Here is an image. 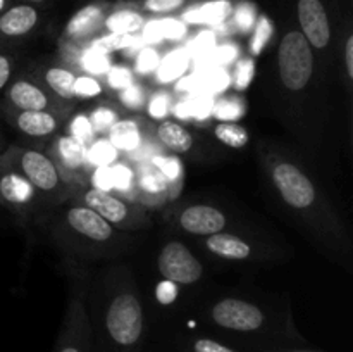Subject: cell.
I'll return each mask as SVG.
<instances>
[{
	"label": "cell",
	"instance_id": "cell-1",
	"mask_svg": "<svg viewBox=\"0 0 353 352\" xmlns=\"http://www.w3.org/2000/svg\"><path fill=\"white\" fill-rule=\"evenodd\" d=\"M257 157L276 199L314 247L352 271L350 228L317 175L292 148L269 138L259 141Z\"/></svg>",
	"mask_w": 353,
	"mask_h": 352
},
{
	"label": "cell",
	"instance_id": "cell-2",
	"mask_svg": "<svg viewBox=\"0 0 353 352\" xmlns=\"http://www.w3.org/2000/svg\"><path fill=\"white\" fill-rule=\"evenodd\" d=\"M93 352H143L147 311L134 271L109 262L90 275L86 292Z\"/></svg>",
	"mask_w": 353,
	"mask_h": 352
},
{
	"label": "cell",
	"instance_id": "cell-3",
	"mask_svg": "<svg viewBox=\"0 0 353 352\" xmlns=\"http://www.w3.org/2000/svg\"><path fill=\"white\" fill-rule=\"evenodd\" d=\"M326 81L299 28H288L276 50V92L283 123L309 147L323 138Z\"/></svg>",
	"mask_w": 353,
	"mask_h": 352
},
{
	"label": "cell",
	"instance_id": "cell-4",
	"mask_svg": "<svg viewBox=\"0 0 353 352\" xmlns=\"http://www.w3.org/2000/svg\"><path fill=\"white\" fill-rule=\"evenodd\" d=\"M34 224L69 262L76 264L116 262L138 245L133 233L117 230L95 211L74 200L41 213Z\"/></svg>",
	"mask_w": 353,
	"mask_h": 352
},
{
	"label": "cell",
	"instance_id": "cell-5",
	"mask_svg": "<svg viewBox=\"0 0 353 352\" xmlns=\"http://www.w3.org/2000/svg\"><path fill=\"white\" fill-rule=\"evenodd\" d=\"M219 340L241 352L276 347L285 344H305L292 321L290 309L278 313L245 297H221L200 314Z\"/></svg>",
	"mask_w": 353,
	"mask_h": 352
},
{
	"label": "cell",
	"instance_id": "cell-6",
	"mask_svg": "<svg viewBox=\"0 0 353 352\" xmlns=\"http://www.w3.org/2000/svg\"><path fill=\"white\" fill-rule=\"evenodd\" d=\"M7 166L19 173L34 188L45 211L61 206L71 197L72 188L59 173L50 155L40 147L28 144H10L0 154Z\"/></svg>",
	"mask_w": 353,
	"mask_h": 352
},
{
	"label": "cell",
	"instance_id": "cell-7",
	"mask_svg": "<svg viewBox=\"0 0 353 352\" xmlns=\"http://www.w3.org/2000/svg\"><path fill=\"white\" fill-rule=\"evenodd\" d=\"M65 273L69 278L68 304L52 352H93L92 326L86 309V292L92 269L90 266L68 261Z\"/></svg>",
	"mask_w": 353,
	"mask_h": 352
},
{
	"label": "cell",
	"instance_id": "cell-8",
	"mask_svg": "<svg viewBox=\"0 0 353 352\" xmlns=\"http://www.w3.org/2000/svg\"><path fill=\"white\" fill-rule=\"evenodd\" d=\"M69 200H74L95 211L100 217H103L117 230L134 233V231H143L152 226V219L143 206L134 202L133 199L116 195L110 190L97 188L93 185L76 186L72 188Z\"/></svg>",
	"mask_w": 353,
	"mask_h": 352
},
{
	"label": "cell",
	"instance_id": "cell-9",
	"mask_svg": "<svg viewBox=\"0 0 353 352\" xmlns=\"http://www.w3.org/2000/svg\"><path fill=\"white\" fill-rule=\"evenodd\" d=\"M295 9L300 33L316 54L317 66L327 79L336 57V47H340V41L334 38L330 10L323 0H296Z\"/></svg>",
	"mask_w": 353,
	"mask_h": 352
},
{
	"label": "cell",
	"instance_id": "cell-10",
	"mask_svg": "<svg viewBox=\"0 0 353 352\" xmlns=\"http://www.w3.org/2000/svg\"><path fill=\"white\" fill-rule=\"evenodd\" d=\"M112 6L114 3L109 0H90L86 6L72 14L59 38L62 62L68 66L74 64V68H78L85 48L105 28V21L112 10Z\"/></svg>",
	"mask_w": 353,
	"mask_h": 352
},
{
	"label": "cell",
	"instance_id": "cell-11",
	"mask_svg": "<svg viewBox=\"0 0 353 352\" xmlns=\"http://www.w3.org/2000/svg\"><path fill=\"white\" fill-rule=\"evenodd\" d=\"M200 247L224 262H271L274 257H283V248L274 247L272 244L262 242L247 233L236 231H221V233L209 235L200 238Z\"/></svg>",
	"mask_w": 353,
	"mask_h": 352
},
{
	"label": "cell",
	"instance_id": "cell-12",
	"mask_svg": "<svg viewBox=\"0 0 353 352\" xmlns=\"http://www.w3.org/2000/svg\"><path fill=\"white\" fill-rule=\"evenodd\" d=\"M164 221L181 233L195 238H205L226 231L234 223L228 211L209 202H188L169 207L164 214Z\"/></svg>",
	"mask_w": 353,
	"mask_h": 352
},
{
	"label": "cell",
	"instance_id": "cell-13",
	"mask_svg": "<svg viewBox=\"0 0 353 352\" xmlns=\"http://www.w3.org/2000/svg\"><path fill=\"white\" fill-rule=\"evenodd\" d=\"M74 107L76 104L64 102L52 95L24 71H16L2 92V102H0V110H54L69 116L74 113Z\"/></svg>",
	"mask_w": 353,
	"mask_h": 352
},
{
	"label": "cell",
	"instance_id": "cell-14",
	"mask_svg": "<svg viewBox=\"0 0 353 352\" xmlns=\"http://www.w3.org/2000/svg\"><path fill=\"white\" fill-rule=\"evenodd\" d=\"M0 209L12 214L21 226L34 224L37 217L45 213L41 200L33 186L17 171L0 159Z\"/></svg>",
	"mask_w": 353,
	"mask_h": 352
},
{
	"label": "cell",
	"instance_id": "cell-15",
	"mask_svg": "<svg viewBox=\"0 0 353 352\" xmlns=\"http://www.w3.org/2000/svg\"><path fill=\"white\" fill-rule=\"evenodd\" d=\"M147 135L154 137L164 147V150L172 155H181L195 161L214 157V147L205 138L199 137L195 131L171 117L161 121L147 119Z\"/></svg>",
	"mask_w": 353,
	"mask_h": 352
},
{
	"label": "cell",
	"instance_id": "cell-16",
	"mask_svg": "<svg viewBox=\"0 0 353 352\" xmlns=\"http://www.w3.org/2000/svg\"><path fill=\"white\" fill-rule=\"evenodd\" d=\"M2 119L19 135L24 144L45 145L62 133L69 121V114L54 110H0Z\"/></svg>",
	"mask_w": 353,
	"mask_h": 352
},
{
	"label": "cell",
	"instance_id": "cell-17",
	"mask_svg": "<svg viewBox=\"0 0 353 352\" xmlns=\"http://www.w3.org/2000/svg\"><path fill=\"white\" fill-rule=\"evenodd\" d=\"M159 275L176 285H195L205 275L203 264L188 245L179 240H169L157 254Z\"/></svg>",
	"mask_w": 353,
	"mask_h": 352
},
{
	"label": "cell",
	"instance_id": "cell-18",
	"mask_svg": "<svg viewBox=\"0 0 353 352\" xmlns=\"http://www.w3.org/2000/svg\"><path fill=\"white\" fill-rule=\"evenodd\" d=\"M43 24V10L30 3L14 2L0 14V50L10 52L33 38Z\"/></svg>",
	"mask_w": 353,
	"mask_h": 352
},
{
	"label": "cell",
	"instance_id": "cell-19",
	"mask_svg": "<svg viewBox=\"0 0 353 352\" xmlns=\"http://www.w3.org/2000/svg\"><path fill=\"white\" fill-rule=\"evenodd\" d=\"M43 150L50 155L61 176L71 188L88 185L83 179L86 166V150L81 141H78L71 135L61 133Z\"/></svg>",
	"mask_w": 353,
	"mask_h": 352
},
{
	"label": "cell",
	"instance_id": "cell-20",
	"mask_svg": "<svg viewBox=\"0 0 353 352\" xmlns=\"http://www.w3.org/2000/svg\"><path fill=\"white\" fill-rule=\"evenodd\" d=\"M23 71L57 99L69 104L78 102L74 95V83L79 71H76L74 68L68 66L65 62L54 61V59L34 61L30 66H26Z\"/></svg>",
	"mask_w": 353,
	"mask_h": 352
},
{
	"label": "cell",
	"instance_id": "cell-21",
	"mask_svg": "<svg viewBox=\"0 0 353 352\" xmlns=\"http://www.w3.org/2000/svg\"><path fill=\"white\" fill-rule=\"evenodd\" d=\"M133 197L143 207H161L172 199L168 182L150 161L141 164L134 175Z\"/></svg>",
	"mask_w": 353,
	"mask_h": 352
},
{
	"label": "cell",
	"instance_id": "cell-22",
	"mask_svg": "<svg viewBox=\"0 0 353 352\" xmlns=\"http://www.w3.org/2000/svg\"><path fill=\"white\" fill-rule=\"evenodd\" d=\"M107 137L117 150H137L145 141V137H148L147 119L145 117H123L107 131Z\"/></svg>",
	"mask_w": 353,
	"mask_h": 352
},
{
	"label": "cell",
	"instance_id": "cell-23",
	"mask_svg": "<svg viewBox=\"0 0 353 352\" xmlns=\"http://www.w3.org/2000/svg\"><path fill=\"white\" fill-rule=\"evenodd\" d=\"M171 344L176 352H241L219 338L196 333H174Z\"/></svg>",
	"mask_w": 353,
	"mask_h": 352
},
{
	"label": "cell",
	"instance_id": "cell-24",
	"mask_svg": "<svg viewBox=\"0 0 353 352\" xmlns=\"http://www.w3.org/2000/svg\"><path fill=\"white\" fill-rule=\"evenodd\" d=\"M209 0H124L123 6L137 10L141 16H172L190 7L202 6Z\"/></svg>",
	"mask_w": 353,
	"mask_h": 352
},
{
	"label": "cell",
	"instance_id": "cell-25",
	"mask_svg": "<svg viewBox=\"0 0 353 352\" xmlns=\"http://www.w3.org/2000/svg\"><path fill=\"white\" fill-rule=\"evenodd\" d=\"M143 24L145 16H141L137 10L130 9V7L123 6L121 2H116L112 6L109 17H107L103 30L117 35H133L138 30H141Z\"/></svg>",
	"mask_w": 353,
	"mask_h": 352
},
{
	"label": "cell",
	"instance_id": "cell-26",
	"mask_svg": "<svg viewBox=\"0 0 353 352\" xmlns=\"http://www.w3.org/2000/svg\"><path fill=\"white\" fill-rule=\"evenodd\" d=\"M210 135L216 138L219 144L224 147L234 148L240 150L248 145L250 140V133L243 124L236 123V121H217V123L210 124Z\"/></svg>",
	"mask_w": 353,
	"mask_h": 352
},
{
	"label": "cell",
	"instance_id": "cell-27",
	"mask_svg": "<svg viewBox=\"0 0 353 352\" xmlns=\"http://www.w3.org/2000/svg\"><path fill=\"white\" fill-rule=\"evenodd\" d=\"M88 119L95 133H107L117 121L123 119V107L112 100H103L90 110Z\"/></svg>",
	"mask_w": 353,
	"mask_h": 352
},
{
	"label": "cell",
	"instance_id": "cell-28",
	"mask_svg": "<svg viewBox=\"0 0 353 352\" xmlns=\"http://www.w3.org/2000/svg\"><path fill=\"white\" fill-rule=\"evenodd\" d=\"M150 162L162 173V176H164L165 182H168L169 188H171L172 199H174L179 193V190H181L183 182H185V169H183L181 161H179L178 157H174L172 154H161L154 155V159H152Z\"/></svg>",
	"mask_w": 353,
	"mask_h": 352
},
{
	"label": "cell",
	"instance_id": "cell-29",
	"mask_svg": "<svg viewBox=\"0 0 353 352\" xmlns=\"http://www.w3.org/2000/svg\"><path fill=\"white\" fill-rule=\"evenodd\" d=\"M117 93H119V95H117V104H119L123 109L143 110L152 92L143 85V83L134 79L131 85H128L126 88L119 90Z\"/></svg>",
	"mask_w": 353,
	"mask_h": 352
},
{
	"label": "cell",
	"instance_id": "cell-30",
	"mask_svg": "<svg viewBox=\"0 0 353 352\" xmlns=\"http://www.w3.org/2000/svg\"><path fill=\"white\" fill-rule=\"evenodd\" d=\"M212 114L217 121H238L245 114V102L238 93L223 95L216 100Z\"/></svg>",
	"mask_w": 353,
	"mask_h": 352
},
{
	"label": "cell",
	"instance_id": "cell-31",
	"mask_svg": "<svg viewBox=\"0 0 353 352\" xmlns=\"http://www.w3.org/2000/svg\"><path fill=\"white\" fill-rule=\"evenodd\" d=\"M340 62L341 71L345 75V85H347L348 92H352L353 83V30L352 24L348 23L345 28L343 35L340 37Z\"/></svg>",
	"mask_w": 353,
	"mask_h": 352
},
{
	"label": "cell",
	"instance_id": "cell-32",
	"mask_svg": "<svg viewBox=\"0 0 353 352\" xmlns=\"http://www.w3.org/2000/svg\"><path fill=\"white\" fill-rule=\"evenodd\" d=\"M172 106H174V99L165 90H159V92H152L148 97V102L145 106V110L148 113V119L161 121L171 114Z\"/></svg>",
	"mask_w": 353,
	"mask_h": 352
},
{
	"label": "cell",
	"instance_id": "cell-33",
	"mask_svg": "<svg viewBox=\"0 0 353 352\" xmlns=\"http://www.w3.org/2000/svg\"><path fill=\"white\" fill-rule=\"evenodd\" d=\"M107 173H109L110 188H116L117 192L130 193V195L133 197V192H134L133 169L128 168V166L123 164V162H119V164L107 166Z\"/></svg>",
	"mask_w": 353,
	"mask_h": 352
},
{
	"label": "cell",
	"instance_id": "cell-34",
	"mask_svg": "<svg viewBox=\"0 0 353 352\" xmlns=\"http://www.w3.org/2000/svg\"><path fill=\"white\" fill-rule=\"evenodd\" d=\"M254 35H252L250 47H248V52H250V57H255V55H261L264 52L265 45L269 43L272 37V23L265 16H262L261 19L255 23Z\"/></svg>",
	"mask_w": 353,
	"mask_h": 352
},
{
	"label": "cell",
	"instance_id": "cell-35",
	"mask_svg": "<svg viewBox=\"0 0 353 352\" xmlns=\"http://www.w3.org/2000/svg\"><path fill=\"white\" fill-rule=\"evenodd\" d=\"M69 121H71V123H69L68 135H71V137H74L76 140L81 141L85 147L88 144H93V141H95L97 133L95 130H93L92 123H90L88 114H78V116H74L72 119L69 117Z\"/></svg>",
	"mask_w": 353,
	"mask_h": 352
},
{
	"label": "cell",
	"instance_id": "cell-36",
	"mask_svg": "<svg viewBox=\"0 0 353 352\" xmlns=\"http://www.w3.org/2000/svg\"><path fill=\"white\" fill-rule=\"evenodd\" d=\"M230 17L233 19L234 28H236L240 33H247V31H250L252 28L255 26V23H257V10H255V7L252 6V3L241 2L236 9L231 10Z\"/></svg>",
	"mask_w": 353,
	"mask_h": 352
},
{
	"label": "cell",
	"instance_id": "cell-37",
	"mask_svg": "<svg viewBox=\"0 0 353 352\" xmlns=\"http://www.w3.org/2000/svg\"><path fill=\"white\" fill-rule=\"evenodd\" d=\"M210 2V0H209ZM203 2V9L200 10V16L188 17L190 21H196V23H221V21L228 19L231 16V6L226 2H217V3H209Z\"/></svg>",
	"mask_w": 353,
	"mask_h": 352
},
{
	"label": "cell",
	"instance_id": "cell-38",
	"mask_svg": "<svg viewBox=\"0 0 353 352\" xmlns=\"http://www.w3.org/2000/svg\"><path fill=\"white\" fill-rule=\"evenodd\" d=\"M255 76V62L254 57H243L236 62L233 72V86L236 92H243L250 85Z\"/></svg>",
	"mask_w": 353,
	"mask_h": 352
},
{
	"label": "cell",
	"instance_id": "cell-39",
	"mask_svg": "<svg viewBox=\"0 0 353 352\" xmlns=\"http://www.w3.org/2000/svg\"><path fill=\"white\" fill-rule=\"evenodd\" d=\"M116 154L117 148L109 140H97L90 145L86 155L95 166H109L116 159Z\"/></svg>",
	"mask_w": 353,
	"mask_h": 352
},
{
	"label": "cell",
	"instance_id": "cell-40",
	"mask_svg": "<svg viewBox=\"0 0 353 352\" xmlns=\"http://www.w3.org/2000/svg\"><path fill=\"white\" fill-rule=\"evenodd\" d=\"M103 93V85L92 75H78L74 83V95L76 100L93 99Z\"/></svg>",
	"mask_w": 353,
	"mask_h": 352
},
{
	"label": "cell",
	"instance_id": "cell-41",
	"mask_svg": "<svg viewBox=\"0 0 353 352\" xmlns=\"http://www.w3.org/2000/svg\"><path fill=\"white\" fill-rule=\"evenodd\" d=\"M134 81V72L133 69L124 68V66H110L109 71L105 72V83L109 88H112L114 92H119V90L126 88L128 85Z\"/></svg>",
	"mask_w": 353,
	"mask_h": 352
},
{
	"label": "cell",
	"instance_id": "cell-42",
	"mask_svg": "<svg viewBox=\"0 0 353 352\" xmlns=\"http://www.w3.org/2000/svg\"><path fill=\"white\" fill-rule=\"evenodd\" d=\"M17 71V57L7 50H0V95Z\"/></svg>",
	"mask_w": 353,
	"mask_h": 352
},
{
	"label": "cell",
	"instance_id": "cell-43",
	"mask_svg": "<svg viewBox=\"0 0 353 352\" xmlns=\"http://www.w3.org/2000/svg\"><path fill=\"white\" fill-rule=\"evenodd\" d=\"M159 64H161V57H159V54L154 48L148 47L143 48V50L137 55V66H134V69H137L140 75H148V72L155 71V69L159 68Z\"/></svg>",
	"mask_w": 353,
	"mask_h": 352
},
{
	"label": "cell",
	"instance_id": "cell-44",
	"mask_svg": "<svg viewBox=\"0 0 353 352\" xmlns=\"http://www.w3.org/2000/svg\"><path fill=\"white\" fill-rule=\"evenodd\" d=\"M178 292L179 286L176 283L169 282V280H162L161 283H157V289H155V299L161 306H172L178 300Z\"/></svg>",
	"mask_w": 353,
	"mask_h": 352
},
{
	"label": "cell",
	"instance_id": "cell-45",
	"mask_svg": "<svg viewBox=\"0 0 353 352\" xmlns=\"http://www.w3.org/2000/svg\"><path fill=\"white\" fill-rule=\"evenodd\" d=\"M185 66H186V59L183 57L181 54H176L165 59L164 62H161V64H159V69H161L162 78L168 79V78H172V76L179 75V72L185 69Z\"/></svg>",
	"mask_w": 353,
	"mask_h": 352
},
{
	"label": "cell",
	"instance_id": "cell-46",
	"mask_svg": "<svg viewBox=\"0 0 353 352\" xmlns=\"http://www.w3.org/2000/svg\"><path fill=\"white\" fill-rule=\"evenodd\" d=\"M250 352H321V351L307 347L305 344H285V345H276V347L257 349V351H250Z\"/></svg>",
	"mask_w": 353,
	"mask_h": 352
},
{
	"label": "cell",
	"instance_id": "cell-47",
	"mask_svg": "<svg viewBox=\"0 0 353 352\" xmlns=\"http://www.w3.org/2000/svg\"><path fill=\"white\" fill-rule=\"evenodd\" d=\"M171 113L178 119H190V117H193V106H190L188 100H179V102H174Z\"/></svg>",
	"mask_w": 353,
	"mask_h": 352
},
{
	"label": "cell",
	"instance_id": "cell-48",
	"mask_svg": "<svg viewBox=\"0 0 353 352\" xmlns=\"http://www.w3.org/2000/svg\"><path fill=\"white\" fill-rule=\"evenodd\" d=\"M16 2H23V3H30V6H34V7H45L48 6V3H52L54 0H16Z\"/></svg>",
	"mask_w": 353,
	"mask_h": 352
},
{
	"label": "cell",
	"instance_id": "cell-49",
	"mask_svg": "<svg viewBox=\"0 0 353 352\" xmlns=\"http://www.w3.org/2000/svg\"><path fill=\"white\" fill-rule=\"evenodd\" d=\"M0 123H2V114H0ZM7 140H6V137H3V133H2V128H0V154H2L3 150H6L7 148Z\"/></svg>",
	"mask_w": 353,
	"mask_h": 352
},
{
	"label": "cell",
	"instance_id": "cell-50",
	"mask_svg": "<svg viewBox=\"0 0 353 352\" xmlns=\"http://www.w3.org/2000/svg\"><path fill=\"white\" fill-rule=\"evenodd\" d=\"M14 2H16V0H0V14H2L7 7L12 6Z\"/></svg>",
	"mask_w": 353,
	"mask_h": 352
}]
</instances>
